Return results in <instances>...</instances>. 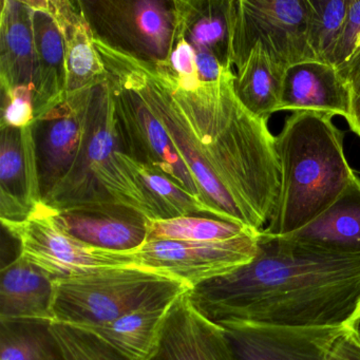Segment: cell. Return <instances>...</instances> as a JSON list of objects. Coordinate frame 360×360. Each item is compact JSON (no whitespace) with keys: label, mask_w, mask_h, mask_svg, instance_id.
I'll return each instance as SVG.
<instances>
[{"label":"cell","mask_w":360,"mask_h":360,"mask_svg":"<svg viewBox=\"0 0 360 360\" xmlns=\"http://www.w3.org/2000/svg\"><path fill=\"white\" fill-rule=\"evenodd\" d=\"M94 45L105 67L122 75L161 122L210 216L263 231L279 193L275 136L269 122L240 102L233 68L218 81L183 87L168 65L143 62L98 39Z\"/></svg>","instance_id":"cell-1"},{"label":"cell","mask_w":360,"mask_h":360,"mask_svg":"<svg viewBox=\"0 0 360 360\" xmlns=\"http://www.w3.org/2000/svg\"><path fill=\"white\" fill-rule=\"evenodd\" d=\"M188 296L217 324L349 326L360 309V255L261 231L252 262Z\"/></svg>","instance_id":"cell-2"},{"label":"cell","mask_w":360,"mask_h":360,"mask_svg":"<svg viewBox=\"0 0 360 360\" xmlns=\"http://www.w3.org/2000/svg\"><path fill=\"white\" fill-rule=\"evenodd\" d=\"M333 117L315 111L292 113L275 136L280 187L265 235L280 237L304 226L356 178L345 157V132Z\"/></svg>","instance_id":"cell-3"},{"label":"cell","mask_w":360,"mask_h":360,"mask_svg":"<svg viewBox=\"0 0 360 360\" xmlns=\"http://www.w3.org/2000/svg\"><path fill=\"white\" fill-rule=\"evenodd\" d=\"M121 141L115 128L108 81L94 87L86 117L83 147L68 176L43 200L54 210L96 204H119L148 218L140 187L117 158Z\"/></svg>","instance_id":"cell-4"},{"label":"cell","mask_w":360,"mask_h":360,"mask_svg":"<svg viewBox=\"0 0 360 360\" xmlns=\"http://www.w3.org/2000/svg\"><path fill=\"white\" fill-rule=\"evenodd\" d=\"M189 290L182 281L136 265L102 267L54 280L53 322L75 328L106 323Z\"/></svg>","instance_id":"cell-5"},{"label":"cell","mask_w":360,"mask_h":360,"mask_svg":"<svg viewBox=\"0 0 360 360\" xmlns=\"http://www.w3.org/2000/svg\"><path fill=\"white\" fill-rule=\"evenodd\" d=\"M96 39L143 62L165 64L176 41L174 1H79Z\"/></svg>","instance_id":"cell-6"},{"label":"cell","mask_w":360,"mask_h":360,"mask_svg":"<svg viewBox=\"0 0 360 360\" xmlns=\"http://www.w3.org/2000/svg\"><path fill=\"white\" fill-rule=\"evenodd\" d=\"M307 0H231V60L243 64L257 43L285 71L315 60L305 37Z\"/></svg>","instance_id":"cell-7"},{"label":"cell","mask_w":360,"mask_h":360,"mask_svg":"<svg viewBox=\"0 0 360 360\" xmlns=\"http://www.w3.org/2000/svg\"><path fill=\"white\" fill-rule=\"evenodd\" d=\"M260 233L252 231L224 241L155 240L122 252L130 264L182 281L191 290L252 262L258 252Z\"/></svg>","instance_id":"cell-8"},{"label":"cell","mask_w":360,"mask_h":360,"mask_svg":"<svg viewBox=\"0 0 360 360\" xmlns=\"http://www.w3.org/2000/svg\"><path fill=\"white\" fill-rule=\"evenodd\" d=\"M106 71L115 128L123 153L139 163L161 170L201 200L195 178L181 159L161 122L122 75L111 69L106 68Z\"/></svg>","instance_id":"cell-9"},{"label":"cell","mask_w":360,"mask_h":360,"mask_svg":"<svg viewBox=\"0 0 360 360\" xmlns=\"http://www.w3.org/2000/svg\"><path fill=\"white\" fill-rule=\"evenodd\" d=\"M3 226L20 242V256L53 280L102 267L130 265L123 252L94 248L63 231L54 220L52 208L44 202L24 222Z\"/></svg>","instance_id":"cell-10"},{"label":"cell","mask_w":360,"mask_h":360,"mask_svg":"<svg viewBox=\"0 0 360 360\" xmlns=\"http://www.w3.org/2000/svg\"><path fill=\"white\" fill-rule=\"evenodd\" d=\"M94 89L67 94L62 104L33 123L43 200L77 163L83 147L86 117Z\"/></svg>","instance_id":"cell-11"},{"label":"cell","mask_w":360,"mask_h":360,"mask_svg":"<svg viewBox=\"0 0 360 360\" xmlns=\"http://www.w3.org/2000/svg\"><path fill=\"white\" fill-rule=\"evenodd\" d=\"M238 360H326L349 326L219 324Z\"/></svg>","instance_id":"cell-12"},{"label":"cell","mask_w":360,"mask_h":360,"mask_svg":"<svg viewBox=\"0 0 360 360\" xmlns=\"http://www.w3.org/2000/svg\"><path fill=\"white\" fill-rule=\"evenodd\" d=\"M0 130V220L24 222L43 203L33 124Z\"/></svg>","instance_id":"cell-13"},{"label":"cell","mask_w":360,"mask_h":360,"mask_svg":"<svg viewBox=\"0 0 360 360\" xmlns=\"http://www.w3.org/2000/svg\"><path fill=\"white\" fill-rule=\"evenodd\" d=\"M149 360H238L224 328L202 315L188 290L172 303Z\"/></svg>","instance_id":"cell-14"},{"label":"cell","mask_w":360,"mask_h":360,"mask_svg":"<svg viewBox=\"0 0 360 360\" xmlns=\"http://www.w3.org/2000/svg\"><path fill=\"white\" fill-rule=\"evenodd\" d=\"M52 212L63 231L94 248L131 252L147 240L148 218L128 206L96 204Z\"/></svg>","instance_id":"cell-15"},{"label":"cell","mask_w":360,"mask_h":360,"mask_svg":"<svg viewBox=\"0 0 360 360\" xmlns=\"http://www.w3.org/2000/svg\"><path fill=\"white\" fill-rule=\"evenodd\" d=\"M64 39L67 94L96 87L107 79L106 67L96 45L91 27L79 1L39 0Z\"/></svg>","instance_id":"cell-16"},{"label":"cell","mask_w":360,"mask_h":360,"mask_svg":"<svg viewBox=\"0 0 360 360\" xmlns=\"http://www.w3.org/2000/svg\"><path fill=\"white\" fill-rule=\"evenodd\" d=\"M349 100V86L334 67L305 60L284 71L278 112L315 111L345 119Z\"/></svg>","instance_id":"cell-17"},{"label":"cell","mask_w":360,"mask_h":360,"mask_svg":"<svg viewBox=\"0 0 360 360\" xmlns=\"http://www.w3.org/2000/svg\"><path fill=\"white\" fill-rule=\"evenodd\" d=\"M27 3L33 12V106L37 119L66 100V50L60 29L41 8L39 0H27Z\"/></svg>","instance_id":"cell-18"},{"label":"cell","mask_w":360,"mask_h":360,"mask_svg":"<svg viewBox=\"0 0 360 360\" xmlns=\"http://www.w3.org/2000/svg\"><path fill=\"white\" fill-rule=\"evenodd\" d=\"M54 280L18 255L1 269L0 322H53Z\"/></svg>","instance_id":"cell-19"},{"label":"cell","mask_w":360,"mask_h":360,"mask_svg":"<svg viewBox=\"0 0 360 360\" xmlns=\"http://www.w3.org/2000/svg\"><path fill=\"white\" fill-rule=\"evenodd\" d=\"M33 12L27 1L4 0L0 16L1 94L27 87L33 94L34 35Z\"/></svg>","instance_id":"cell-20"},{"label":"cell","mask_w":360,"mask_h":360,"mask_svg":"<svg viewBox=\"0 0 360 360\" xmlns=\"http://www.w3.org/2000/svg\"><path fill=\"white\" fill-rule=\"evenodd\" d=\"M280 237L332 252L360 255V178L356 176L336 201L311 222Z\"/></svg>","instance_id":"cell-21"},{"label":"cell","mask_w":360,"mask_h":360,"mask_svg":"<svg viewBox=\"0 0 360 360\" xmlns=\"http://www.w3.org/2000/svg\"><path fill=\"white\" fill-rule=\"evenodd\" d=\"M176 37L193 50L212 52L221 64L231 67V0H176Z\"/></svg>","instance_id":"cell-22"},{"label":"cell","mask_w":360,"mask_h":360,"mask_svg":"<svg viewBox=\"0 0 360 360\" xmlns=\"http://www.w3.org/2000/svg\"><path fill=\"white\" fill-rule=\"evenodd\" d=\"M174 300L143 307L106 323L77 328L98 337L126 360H149Z\"/></svg>","instance_id":"cell-23"},{"label":"cell","mask_w":360,"mask_h":360,"mask_svg":"<svg viewBox=\"0 0 360 360\" xmlns=\"http://www.w3.org/2000/svg\"><path fill=\"white\" fill-rule=\"evenodd\" d=\"M117 158L140 187L148 208L149 220L210 214L199 198L191 195L161 170L139 163L123 151L117 153Z\"/></svg>","instance_id":"cell-24"},{"label":"cell","mask_w":360,"mask_h":360,"mask_svg":"<svg viewBox=\"0 0 360 360\" xmlns=\"http://www.w3.org/2000/svg\"><path fill=\"white\" fill-rule=\"evenodd\" d=\"M283 73L262 44L257 43L245 62L236 68L233 86L240 102L250 113L269 122L278 112Z\"/></svg>","instance_id":"cell-25"},{"label":"cell","mask_w":360,"mask_h":360,"mask_svg":"<svg viewBox=\"0 0 360 360\" xmlns=\"http://www.w3.org/2000/svg\"><path fill=\"white\" fill-rule=\"evenodd\" d=\"M51 322H0V360H66Z\"/></svg>","instance_id":"cell-26"},{"label":"cell","mask_w":360,"mask_h":360,"mask_svg":"<svg viewBox=\"0 0 360 360\" xmlns=\"http://www.w3.org/2000/svg\"><path fill=\"white\" fill-rule=\"evenodd\" d=\"M254 229L243 225L216 218L186 216L166 220H149L146 241L176 240V241H224L252 233ZM260 233V231H256Z\"/></svg>","instance_id":"cell-27"},{"label":"cell","mask_w":360,"mask_h":360,"mask_svg":"<svg viewBox=\"0 0 360 360\" xmlns=\"http://www.w3.org/2000/svg\"><path fill=\"white\" fill-rule=\"evenodd\" d=\"M349 5V0H307L305 37L314 60L330 65Z\"/></svg>","instance_id":"cell-28"},{"label":"cell","mask_w":360,"mask_h":360,"mask_svg":"<svg viewBox=\"0 0 360 360\" xmlns=\"http://www.w3.org/2000/svg\"><path fill=\"white\" fill-rule=\"evenodd\" d=\"M330 65L347 86L360 75V0H349L347 20L333 51Z\"/></svg>","instance_id":"cell-29"},{"label":"cell","mask_w":360,"mask_h":360,"mask_svg":"<svg viewBox=\"0 0 360 360\" xmlns=\"http://www.w3.org/2000/svg\"><path fill=\"white\" fill-rule=\"evenodd\" d=\"M51 332L66 360H126L102 340L81 328L51 322Z\"/></svg>","instance_id":"cell-30"},{"label":"cell","mask_w":360,"mask_h":360,"mask_svg":"<svg viewBox=\"0 0 360 360\" xmlns=\"http://www.w3.org/2000/svg\"><path fill=\"white\" fill-rule=\"evenodd\" d=\"M3 117L0 127L22 129L35 121L33 94L29 88L18 87L3 94Z\"/></svg>","instance_id":"cell-31"},{"label":"cell","mask_w":360,"mask_h":360,"mask_svg":"<svg viewBox=\"0 0 360 360\" xmlns=\"http://www.w3.org/2000/svg\"><path fill=\"white\" fill-rule=\"evenodd\" d=\"M166 65L176 73L181 84L200 82L198 79L195 52L184 37H176V45Z\"/></svg>","instance_id":"cell-32"},{"label":"cell","mask_w":360,"mask_h":360,"mask_svg":"<svg viewBox=\"0 0 360 360\" xmlns=\"http://www.w3.org/2000/svg\"><path fill=\"white\" fill-rule=\"evenodd\" d=\"M195 52L198 79L202 83L218 81L227 68H231L223 66L212 52L206 50H195Z\"/></svg>","instance_id":"cell-33"},{"label":"cell","mask_w":360,"mask_h":360,"mask_svg":"<svg viewBox=\"0 0 360 360\" xmlns=\"http://www.w3.org/2000/svg\"><path fill=\"white\" fill-rule=\"evenodd\" d=\"M326 360H360V343L349 328L337 341Z\"/></svg>","instance_id":"cell-34"},{"label":"cell","mask_w":360,"mask_h":360,"mask_svg":"<svg viewBox=\"0 0 360 360\" xmlns=\"http://www.w3.org/2000/svg\"><path fill=\"white\" fill-rule=\"evenodd\" d=\"M349 111L345 117L349 130L360 138V75L349 84Z\"/></svg>","instance_id":"cell-35"},{"label":"cell","mask_w":360,"mask_h":360,"mask_svg":"<svg viewBox=\"0 0 360 360\" xmlns=\"http://www.w3.org/2000/svg\"><path fill=\"white\" fill-rule=\"evenodd\" d=\"M349 328L352 333H353L354 336L357 339L358 342L360 343V309L357 314H356L355 317H354L353 321L349 324Z\"/></svg>","instance_id":"cell-36"}]
</instances>
